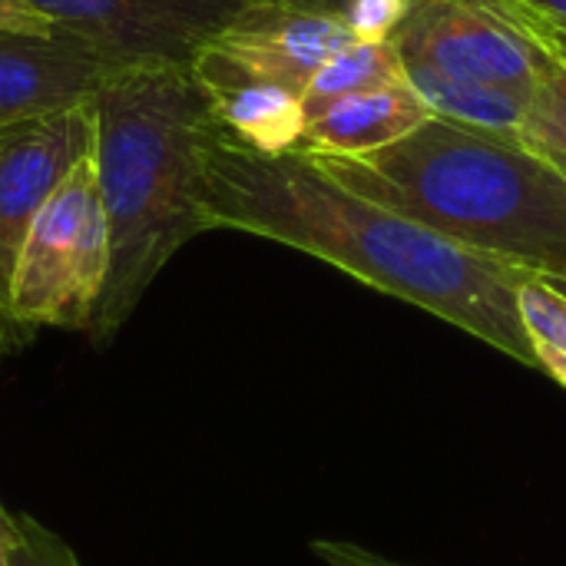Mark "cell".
<instances>
[{
	"mask_svg": "<svg viewBox=\"0 0 566 566\" xmlns=\"http://www.w3.org/2000/svg\"><path fill=\"white\" fill-rule=\"evenodd\" d=\"M206 209L212 229L315 255L537 368L517 308L527 272L474 255L345 189L298 146L269 156L216 126L206 146Z\"/></svg>",
	"mask_w": 566,
	"mask_h": 566,
	"instance_id": "obj_1",
	"label": "cell"
},
{
	"mask_svg": "<svg viewBox=\"0 0 566 566\" xmlns=\"http://www.w3.org/2000/svg\"><path fill=\"white\" fill-rule=\"evenodd\" d=\"M216 129L206 90L179 66H133L93 96V166L109 222V279L90 328L109 348L169 259L202 232L206 146Z\"/></svg>",
	"mask_w": 566,
	"mask_h": 566,
	"instance_id": "obj_2",
	"label": "cell"
},
{
	"mask_svg": "<svg viewBox=\"0 0 566 566\" xmlns=\"http://www.w3.org/2000/svg\"><path fill=\"white\" fill-rule=\"evenodd\" d=\"M308 156L345 189L474 255L566 275V176L514 136L431 116L365 156Z\"/></svg>",
	"mask_w": 566,
	"mask_h": 566,
	"instance_id": "obj_3",
	"label": "cell"
},
{
	"mask_svg": "<svg viewBox=\"0 0 566 566\" xmlns=\"http://www.w3.org/2000/svg\"><path fill=\"white\" fill-rule=\"evenodd\" d=\"M93 149V146H90ZM109 279V222L86 153L33 216L10 279V315L27 332H86Z\"/></svg>",
	"mask_w": 566,
	"mask_h": 566,
	"instance_id": "obj_4",
	"label": "cell"
},
{
	"mask_svg": "<svg viewBox=\"0 0 566 566\" xmlns=\"http://www.w3.org/2000/svg\"><path fill=\"white\" fill-rule=\"evenodd\" d=\"M123 70L179 66L259 0H23Z\"/></svg>",
	"mask_w": 566,
	"mask_h": 566,
	"instance_id": "obj_5",
	"label": "cell"
},
{
	"mask_svg": "<svg viewBox=\"0 0 566 566\" xmlns=\"http://www.w3.org/2000/svg\"><path fill=\"white\" fill-rule=\"evenodd\" d=\"M93 146V99L0 126V361L23 352L27 335L10 315V279L27 229L66 172Z\"/></svg>",
	"mask_w": 566,
	"mask_h": 566,
	"instance_id": "obj_6",
	"label": "cell"
},
{
	"mask_svg": "<svg viewBox=\"0 0 566 566\" xmlns=\"http://www.w3.org/2000/svg\"><path fill=\"white\" fill-rule=\"evenodd\" d=\"M348 43H355L348 27L325 10L259 0L196 53L189 73L202 90L269 83L302 96L315 70Z\"/></svg>",
	"mask_w": 566,
	"mask_h": 566,
	"instance_id": "obj_7",
	"label": "cell"
},
{
	"mask_svg": "<svg viewBox=\"0 0 566 566\" xmlns=\"http://www.w3.org/2000/svg\"><path fill=\"white\" fill-rule=\"evenodd\" d=\"M391 43L405 63L514 90H534L547 66V50L527 40L491 0H415Z\"/></svg>",
	"mask_w": 566,
	"mask_h": 566,
	"instance_id": "obj_8",
	"label": "cell"
},
{
	"mask_svg": "<svg viewBox=\"0 0 566 566\" xmlns=\"http://www.w3.org/2000/svg\"><path fill=\"white\" fill-rule=\"evenodd\" d=\"M123 66L63 30H0V126L90 103Z\"/></svg>",
	"mask_w": 566,
	"mask_h": 566,
	"instance_id": "obj_9",
	"label": "cell"
},
{
	"mask_svg": "<svg viewBox=\"0 0 566 566\" xmlns=\"http://www.w3.org/2000/svg\"><path fill=\"white\" fill-rule=\"evenodd\" d=\"M434 113L418 90L401 80L381 90H368L332 103L305 123L298 149L325 156H365L411 136Z\"/></svg>",
	"mask_w": 566,
	"mask_h": 566,
	"instance_id": "obj_10",
	"label": "cell"
},
{
	"mask_svg": "<svg viewBox=\"0 0 566 566\" xmlns=\"http://www.w3.org/2000/svg\"><path fill=\"white\" fill-rule=\"evenodd\" d=\"M405 76L434 116L461 123V126L514 136V139L521 136L534 90H514V86L468 80V76H451L428 63H405Z\"/></svg>",
	"mask_w": 566,
	"mask_h": 566,
	"instance_id": "obj_11",
	"label": "cell"
},
{
	"mask_svg": "<svg viewBox=\"0 0 566 566\" xmlns=\"http://www.w3.org/2000/svg\"><path fill=\"white\" fill-rule=\"evenodd\" d=\"M212 119L222 133L259 153H289L302 143L305 109L302 96L269 83H232L206 90Z\"/></svg>",
	"mask_w": 566,
	"mask_h": 566,
	"instance_id": "obj_12",
	"label": "cell"
},
{
	"mask_svg": "<svg viewBox=\"0 0 566 566\" xmlns=\"http://www.w3.org/2000/svg\"><path fill=\"white\" fill-rule=\"evenodd\" d=\"M401 80H408V76H405V63L391 40H378V43L355 40V43L342 46L338 53H332L308 80V86L302 93L305 123L338 99H348V96H358L368 90H381V86H391Z\"/></svg>",
	"mask_w": 566,
	"mask_h": 566,
	"instance_id": "obj_13",
	"label": "cell"
},
{
	"mask_svg": "<svg viewBox=\"0 0 566 566\" xmlns=\"http://www.w3.org/2000/svg\"><path fill=\"white\" fill-rule=\"evenodd\" d=\"M517 308L537 368L566 388V295L537 275H524L517 289Z\"/></svg>",
	"mask_w": 566,
	"mask_h": 566,
	"instance_id": "obj_14",
	"label": "cell"
},
{
	"mask_svg": "<svg viewBox=\"0 0 566 566\" xmlns=\"http://www.w3.org/2000/svg\"><path fill=\"white\" fill-rule=\"evenodd\" d=\"M517 139L566 176V63L551 53Z\"/></svg>",
	"mask_w": 566,
	"mask_h": 566,
	"instance_id": "obj_15",
	"label": "cell"
},
{
	"mask_svg": "<svg viewBox=\"0 0 566 566\" xmlns=\"http://www.w3.org/2000/svg\"><path fill=\"white\" fill-rule=\"evenodd\" d=\"M20 521V551H17V566H83L76 551L53 534L46 524H40L30 514H17Z\"/></svg>",
	"mask_w": 566,
	"mask_h": 566,
	"instance_id": "obj_16",
	"label": "cell"
},
{
	"mask_svg": "<svg viewBox=\"0 0 566 566\" xmlns=\"http://www.w3.org/2000/svg\"><path fill=\"white\" fill-rule=\"evenodd\" d=\"M312 554L325 566H411L398 564V560H391L385 554H375L368 547H358L352 541H315Z\"/></svg>",
	"mask_w": 566,
	"mask_h": 566,
	"instance_id": "obj_17",
	"label": "cell"
},
{
	"mask_svg": "<svg viewBox=\"0 0 566 566\" xmlns=\"http://www.w3.org/2000/svg\"><path fill=\"white\" fill-rule=\"evenodd\" d=\"M497 10L517 17V20H531V23H551V27H564L566 30V0H491Z\"/></svg>",
	"mask_w": 566,
	"mask_h": 566,
	"instance_id": "obj_18",
	"label": "cell"
},
{
	"mask_svg": "<svg viewBox=\"0 0 566 566\" xmlns=\"http://www.w3.org/2000/svg\"><path fill=\"white\" fill-rule=\"evenodd\" d=\"M0 30H23V33H53V23L40 17L23 0H0Z\"/></svg>",
	"mask_w": 566,
	"mask_h": 566,
	"instance_id": "obj_19",
	"label": "cell"
},
{
	"mask_svg": "<svg viewBox=\"0 0 566 566\" xmlns=\"http://www.w3.org/2000/svg\"><path fill=\"white\" fill-rule=\"evenodd\" d=\"M504 13V10H501ZM527 40H534L541 50H547L551 56H557L560 63H566V30L564 27H551V23H531V20H517L511 13H504Z\"/></svg>",
	"mask_w": 566,
	"mask_h": 566,
	"instance_id": "obj_20",
	"label": "cell"
},
{
	"mask_svg": "<svg viewBox=\"0 0 566 566\" xmlns=\"http://www.w3.org/2000/svg\"><path fill=\"white\" fill-rule=\"evenodd\" d=\"M20 551V521L0 504V566H17Z\"/></svg>",
	"mask_w": 566,
	"mask_h": 566,
	"instance_id": "obj_21",
	"label": "cell"
},
{
	"mask_svg": "<svg viewBox=\"0 0 566 566\" xmlns=\"http://www.w3.org/2000/svg\"><path fill=\"white\" fill-rule=\"evenodd\" d=\"M544 282H547L551 289H557L560 295H566V275H557V279H544Z\"/></svg>",
	"mask_w": 566,
	"mask_h": 566,
	"instance_id": "obj_22",
	"label": "cell"
}]
</instances>
